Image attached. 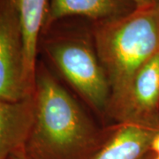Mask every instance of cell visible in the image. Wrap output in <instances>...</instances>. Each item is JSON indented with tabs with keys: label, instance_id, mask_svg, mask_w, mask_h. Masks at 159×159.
Masks as SVG:
<instances>
[{
	"label": "cell",
	"instance_id": "6da1fadb",
	"mask_svg": "<svg viewBox=\"0 0 159 159\" xmlns=\"http://www.w3.org/2000/svg\"><path fill=\"white\" fill-rule=\"evenodd\" d=\"M34 117L23 150L27 159H93L108 136L43 64L36 65Z\"/></svg>",
	"mask_w": 159,
	"mask_h": 159
},
{
	"label": "cell",
	"instance_id": "7a4b0ae2",
	"mask_svg": "<svg viewBox=\"0 0 159 159\" xmlns=\"http://www.w3.org/2000/svg\"><path fill=\"white\" fill-rule=\"evenodd\" d=\"M92 34L111 88L108 113L140 69L159 53L158 6L135 7L120 17L93 22Z\"/></svg>",
	"mask_w": 159,
	"mask_h": 159
},
{
	"label": "cell",
	"instance_id": "3957f363",
	"mask_svg": "<svg viewBox=\"0 0 159 159\" xmlns=\"http://www.w3.org/2000/svg\"><path fill=\"white\" fill-rule=\"evenodd\" d=\"M92 24L61 20L42 32L39 45L89 104L107 112L111 88L95 49Z\"/></svg>",
	"mask_w": 159,
	"mask_h": 159
},
{
	"label": "cell",
	"instance_id": "277c9868",
	"mask_svg": "<svg viewBox=\"0 0 159 159\" xmlns=\"http://www.w3.org/2000/svg\"><path fill=\"white\" fill-rule=\"evenodd\" d=\"M25 64L21 25L11 0H0V101L20 102L34 95Z\"/></svg>",
	"mask_w": 159,
	"mask_h": 159
},
{
	"label": "cell",
	"instance_id": "5b68a950",
	"mask_svg": "<svg viewBox=\"0 0 159 159\" xmlns=\"http://www.w3.org/2000/svg\"><path fill=\"white\" fill-rule=\"evenodd\" d=\"M108 114L120 124L159 131V53L140 69Z\"/></svg>",
	"mask_w": 159,
	"mask_h": 159
},
{
	"label": "cell",
	"instance_id": "8992f818",
	"mask_svg": "<svg viewBox=\"0 0 159 159\" xmlns=\"http://www.w3.org/2000/svg\"><path fill=\"white\" fill-rule=\"evenodd\" d=\"M134 8L129 0H49L43 31L65 19L80 18L100 22L125 15Z\"/></svg>",
	"mask_w": 159,
	"mask_h": 159
},
{
	"label": "cell",
	"instance_id": "52a82bcc",
	"mask_svg": "<svg viewBox=\"0 0 159 159\" xmlns=\"http://www.w3.org/2000/svg\"><path fill=\"white\" fill-rule=\"evenodd\" d=\"M34 117V95L20 102L0 101V159L24 147Z\"/></svg>",
	"mask_w": 159,
	"mask_h": 159
},
{
	"label": "cell",
	"instance_id": "ba28073f",
	"mask_svg": "<svg viewBox=\"0 0 159 159\" xmlns=\"http://www.w3.org/2000/svg\"><path fill=\"white\" fill-rule=\"evenodd\" d=\"M157 132L139 125L120 124L93 159H142L150 152Z\"/></svg>",
	"mask_w": 159,
	"mask_h": 159
},
{
	"label": "cell",
	"instance_id": "9c48e42d",
	"mask_svg": "<svg viewBox=\"0 0 159 159\" xmlns=\"http://www.w3.org/2000/svg\"><path fill=\"white\" fill-rule=\"evenodd\" d=\"M21 25L26 71L29 82L35 88L36 55L44 26L49 0H11Z\"/></svg>",
	"mask_w": 159,
	"mask_h": 159
},
{
	"label": "cell",
	"instance_id": "30bf717a",
	"mask_svg": "<svg viewBox=\"0 0 159 159\" xmlns=\"http://www.w3.org/2000/svg\"><path fill=\"white\" fill-rule=\"evenodd\" d=\"M135 7H148V6H158L159 0H129Z\"/></svg>",
	"mask_w": 159,
	"mask_h": 159
},
{
	"label": "cell",
	"instance_id": "8fae6325",
	"mask_svg": "<svg viewBox=\"0 0 159 159\" xmlns=\"http://www.w3.org/2000/svg\"><path fill=\"white\" fill-rule=\"evenodd\" d=\"M150 151L154 154L159 155V131H157L154 136L152 142H151V147H150Z\"/></svg>",
	"mask_w": 159,
	"mask_h": 159
},
{
	"label": "cell",
	"instance_id": "7c38bea8",
	"mask_svg": "<svg viewBox=\"0 0 159 159\" xmlns=\"http://www.w3.org/2000/svg\"><path fill=\"white\" fill-rule=\"evenodd\" d=\"M9 159H27L26 158V156H25V153H24V150H23V148H20L17 150L16 152L11 155Z\"/></svg>",
	"mask_w": 159,
	"mask_h": 159
},
{
	"label": "cell",
	"instance_id": "4fadbf2b",
	"mask_svg": "<svg viewBox=\"0 0 159 159\" xmlns=\"http://www.w3.org/2000/svg\"><path fill=\"white\" fill-rule=\"evenodd\" d=\"M142 159H153V152H148L145 157H143Z\"/></svg>",
	"mask_w": 159,
	"mask_h": 159
},
{
	"label": "cell",
	"instance_id": "5bb4252c",
	"mask_svg": "<svg viewBox=\"0 0 159 159\" xmlns=\"http://www.w3.org/2000/svg\"><path fill=\"white\" fill-rule=\"evenodd\" d=\"M153 159H159V155L153 153Z\"/></svg>",
	"mask_w": 159,
	"mask_h": 159
},
{
	"label": "cell",
	"instance_id": "9a60e30c",
	"mask_svg": "<svg viewBox=\"0 0 159 159\" xmlns=\"http://www.w3.org/2000/svg\"><path fill=\"white\" fill-rule=\"evenodd\" d=\"M158 8H159V5H158Z\"/></svg>",
	"mask_w": 159,
	"mask_h": 159
}]
</instances>
